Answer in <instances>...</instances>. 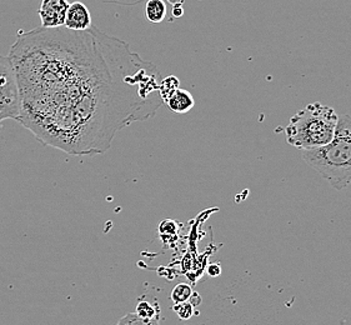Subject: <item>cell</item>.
<instances>
[{
    "label": "cell",
    "mask_w": 351,
    "mask_h": 325,
    "mask_svg": "<svg viewBox=\"0 0 351 325\" xmlns=\"http://www.w3.org/2000/svg\"><path fill=\"white\" fill-rule=\"evenodd\" d=\"M9 58L21 98L16 121L71 156L106 153L121 129L164 104L156 65L93 27L21 32Z\"/></svg>",
    "instance_id": "obj_1"
},
{
    "label": "cell",
    "mask_w": 351,
    "mask_h": 325,
    "mask_svg": "<svg viewBox=\"0 0 351 325\" xmlns=\"http://www.w3.org/2000/svg\"><path fill=\"white\" fill-rule=\"evenodd\" d=\"M302 156L335 191H344L351 183V115H339L335 134L328 145L302 150Z\"/></svg>",
    "instance_id": "obj_2"
},
{
    "label": "cell",
    "mask_w": 351,
    "mask_h": 325,
    "mask_svg": "<svg viewBox=\"0 0 351 325\" xmlns=\"http://www.w3.org/2000/svg\"><path fill=\"white\" fill-rule=\"evenodd\" d=\"M337 119L339 114L334 108L311 103L289 121L285 128L287 142L300 150L325 147L334 138Z\"/></svg>",
    "instance_id": "obj_3"
},
{
    "label": "cell",
    "mask_w": 351,
    "mask_h": 325,
    "mask_svg": "<svg viewBox=\"0 0 351 325\" xmlns=\"http://www.w3.org/2000/svg\"><path fill=\"white\" fill-rule=\"evenodd\" d=\"M21 112L19 88L10 58L0 56V123L18 121Z\"/></svg>",
    "instance_id": "obj_4"
},
{
    "label": "cell",
    "mask_w": 351,
    "mask_h": 325,
    "mask_svg": "<svg viewBox=\"0 0 351 325\" xmlns=\"http://www.w3.org/2000/svg\"><path fill=\"white\" fill-rule=\"evenodd\" d=\"M69 3L66 0H42L38 14L43 28L64 27Z\"/></svg>",
    "instance_id": "obj_5"
},
{
    "label": "cell",
    "mask_w": 351,
    "mask_h": 325,
    "mask_svg": "<svg viewBox=\"0 0 351 325\" xmlns=\"http://www.w3.org/2000/svg\"><path fill=\"white\" fill-rule=\"evenodd\" d=\"M64 27L71 30H86L92 28V15L84 3L74 1L69 4Z\"/></svg>",
    "instance_id": "obj_6"
},
{
    "label": "cell",
    "mask_w": 351,
    "mask_h": 325,
    "mask_svg": "<svg viewBox=\"0 0 351 325\" xmlns=\"http://www.w3.org/2000/svg\"><path fill=\"white\" fill-rule=\"evenodd\" d=\"M165 104L173 113L184 114L188 113L194 108L195 99L191 93L179 88L165 100Z\"/></svg>",
    "instance_id": "obj_7"
},
{
    "label": "cell",
    "mask_w": 351,
    "mask_h": 325,
    "mask_svg": "<svg viewBox=\"0 0 351 325\" xmlns=\"http://www.w3.org/2000/svg\"><path fill=\"white\" fill-rule=\"evenodd\" d=\"M144 15L145 19L159 24L162 21H165V18L168 16V5L165 0H147L145 7H144Z\"/></svg>",
    "instance_id": "obj_8"
},
{
    "label": "cell",
    "mask_w": 351,
    "mask_h": 325,
    "mask_svg": "<svg viewBox=\"0 0 351 325\" xmlns=\"http://www.w3.org/2000/svg\"><path fill=\"white\" fill-rule=\"evenodd\" d=\"M135 314L144 319H154L159 317V305L158 302H150L145 299H139L136 308H135Z\"/></svg>",
    "instance_id": "obj_9"
},
{
    "label": "cell",
    "mask_w": 351,
    "mask_h": 325,
    "mask_svg": "<svg viewBox=\"0 0 351 325\" xmlns=\"http://www.w3.org/2000/svg\"><path fill=\"white\" fill-rule=\"evenodd\" d=\"M115 325H160L159 324V317L154 319H144L136 315L135 313H129L125 317L120 319Z\"/></svg>",
    "instance_id": "obj_10"
},
{
    "label": "cell",
    "mask_w": 351,
    "mask_h": 325,
    "mask_svg": "<svg viewBox=\"0 0 351 325\" xmlns=\"http://www.w3.org/2000/svg\"><path fill=\"white\" fill-rule=\"evenodd\" d=\"M193 288L190 287L189 284L180 283L176 285V288L171 291V300L176 303H183V302H188L191 294H193Z\"/></svg>",
    "instance_id": "obj_11"
},
{
    "label": "cell",
    "mask_w": 351,
    "mask_h": 325,
    "mask_svg": "<svg viewBox=\"0 0 351 325\" xmlns=\"http://www.w3.org/2000/svg\"><path fill=\"white\" fill-rule=\"evenodd\" d=\"M179 84H180V82L176 75H170L168 78L162 79L159 93H160V97L164 103L173 93L176 92V89H179Z\"/></svg>",
    "instance_id": "obj_12"
},
{
    "label": "cell",
    "mask_w": 351,
    "mask_h": 325,
    "mask_svg": "<svg viewBox=\"0 0 351 325\" xmlns=\"http://www.w3.org/2000/svg\"><path fill=\"white\" fill-rule=\"evenodd\" d=\"M173 311H176L178 317L182 320H188L194 315V306L190 302H183V303H176L173 306Z\"/></svg>",
    "instance_id": "obj_13"
},
{
    "label": "cell",
    "mask_w": 351,
    "mask_h": 325,
    "mask_svg": "<svg viewBox=\"0 0 351 325\" xmlns=\"http://www.w3.org/2000/svg\"><path fill=\"white\" fill-rule=\"evenodd\" d=\"M159 230L164 235L165 234L167 235H174L178 232V226H176V221H173V220H164V221H162V224L159 226Z\"/></svg>",
    "instance_id": "obj_14"
},
{
    "label": "cell",
    "mask_w": 351,
    "mask_h": 325,
    "mask_svg": "<svg viewBox=\"0 0 351 325\" xmlns=\"http://www.w3.org/2000/svg\"><path fill=\"white\" fill-rule=\"evenodd\" d=\"M208 274L210 276H219L221 274V265L219 263H213L208 267Z\"/></svg>",
    "instance_id": "obj_15"
},
{
    "label": "cell",
    "mask_w": 351,
    "mask_h": 325,
    "mask_svg": "<svg viewBox=\"0 0 351 325\" xmlns=\"http://www.w3.org/2000/svg\"><path fill=\"white\" fill-rule=\"evenodd\" d=\"M171 14H173V18H180V16H183V4H176V5H173V10H171Z\"/></svg>",
    "instance_id": "obj_16"
},
{
    "label": "cell",
    "mask_w": 351,
    "mask_h": 325,
    "mask_svg": "<svg viewBox=\"0 0 351 325\" xmlns=\"http://www.w3.org/2000/svg\"><path fill=\"white\" fill-rule=\"evenodd\" d=\"M188 302H190V303L193 304V306L195 308L197 305L202 304V297H200L197 293H194V291H193V294H191V297H190Z\"/></svg>",
    "instance_id": "obj_17"
},
{
    "label": "cell",
    "mask_w": 351,
    "mask_h": 325,
    "mask_svg": "<svg viewBox=\"0 0 351 325\" xmlns=\"http://www.w3.org/2000/svg\"><path fill=\"white\" fill-rule=\"evenodd\" d=\"M169 4L171 5H176V4H184V0H167Z\"/></svg>",
    "instance_id": "obj_18"
}]
</instances>
